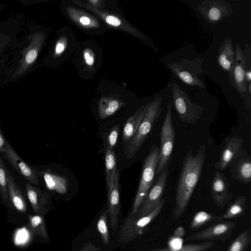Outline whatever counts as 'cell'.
<instances>
[{
  "label": "cell",
  "instance_id": "obj_1",
  "mask_svg": "<svg viewBox=\"0 0 251 251\" xmlns=\"http://www.w3.org/2000/svg\"><path fill=\"white\" fill-rule=\"evenodd\" d=\"M205 151V145L203 144L195 155L192 150H190L184 158L176 188L175 205L172 212L174 220L179 219L186 209L201 176Z\"/></svg>",
  "mask_w": 251,
  "mask_h": 251
},
{
  "label": "cell",
  "instance_id": "obj_2",
  "mask_svg": "<svg viewBox=\"0 0 251 251\" xmlns=\"http://www.w3.org/2000/svg\"><path fill=\"white\" fill-rule=\"evenodd\" d=\"M162 101V98L158 97L149 102L137 131L125 146L124 153L127 158H131L136 154L154 126L163 110Z\"/></svg>",
  "mask_w": 251,
  "mask_h": 251
},
{
  "label": "cell",
  "instance_id": "obj_3",
  "mask_svg": "<svg viewBox=\"0 0 251 251\" xmlns=\"http://www.w3.org/2000/svg\"><path fill=\"white\" fill-rule=\"evenodd\" d=\"M159 148L155 145L151 147L144 160L141 178L130 213L135 215L153 183L158 160Z\"/></svg>",
  "mask_w": 251,
  "mask_h": 251
},
{
  "label": "cell",
  "instance_id": "obj_4",
  "mask_svg": "<svg viewBox=\"0 0 251 251\" xmlns=\"http://www.w3.org/2000/svg\"><path fill=\"white\" fill-rule=\"evenodd\" d=\"M165 202L162 199L157 206L149 214L137 217L129 214L121 226L119 242L126 244L141 235L144 229L151 223L161 212Z\"/></svg>",
  "mask_w": 251,
  "mask_h": 251
},
{
  "label": "cell",
  "instance_id": "obj_5",
  "mask_svg": "<svg viewBox=\"0 0 251 251\" xmlns=\"http://www.w3.org/2000/svg\"><path fill=\"white\" fill-rule=\"evenodd\" d=\"M172 106L173 101L170 100L167 104L166 114L160 131V147L156 169L157 175H160L169 164L174 148L175 133L173 124Z\"/></svg>",
  "mask_w": 251,
  "mask_h": 251
},
{
  "label": "cell",
  "instance_id": "obj_6",
  "mask_svg": "<svg viewBox=\"0 0 251 251\" xmlns=\"http://www.w3.org/2000/svg\"><path fill=\"white\" fill-rule=\"evenodd\" d=\"M203 60L202 58L193 60L184 58L179 61L168 63L167 65L170 70L187 85L204 89L205 83L199 76L203 74Z\"/></svg>",
  "mask_w": 251,
  "mask_h": 251
},
{
  "label": "cell",
  "instance_id": "obj_7",
  "mask_svg": "<svg viewBox=\"0 0 251 251\" xmlns=\"http://www.w3.org/2000/svg\"><path fill=\"white\" fill-rule=\"evenodd\" d=\"M172 97L173 103L181 122L193 124L201 119L203 108L193 103L187 94L176 83L172 85Z\"/></svg>",
  "mask_w": 251,
  "mask_h": 251
},
{
  "label": "cell",
  "instance_id": "obj_8",
  "mask_svg": "<svg viewBox=\"0 0 251 251\" xmlns=\"http://www.w3.org/2000/svg\"><path fill=\"white\" fill-rule=\"evenodd\" d=\"M73 2L78 6L84 8L97 15L110 26L115 27L129 33L144 41L155 51L157 50L153 45L151 38L144 34L137 28L128 23L123 18L120 17V16H117L101 9L94 8L90 6L85 2H84L79 0H73Z\"/></svg>",
  "mask_w": 251,
  "mask_h": 251
},
{
  "label": "cell",
  "instance_id": "obj_9",
  "mask_svg": "<svg viewBox=\"0 0 251 251\" xmlns=\"http://www.w3.org/2000/svg\"><path fill=\"white\" fill-rule=\"evenodd\" d=\"M246 69L243 50L240 44L237 42L235 45L234 68L232 76L228 81L232 86L242 96L245 109L250 111L251 108V94L248 92V85L245 79Z\"/></svg>",
  "mask_w": 251,
  "mask_h": 251
},
{
  "label": "cell",
  "instance_id": "obj_10",
  "mask_svg": "<svg viewBox=\"0 0 251 251\" xmlns=\"http://www.w3.org/2000/svg\"><path fill=\"white\" fill-rule=\"evenodd\" d=\"M236 225V223L229 221L213 223L202 230L186 237L184 241H226L230 239Z\"/></svg>",
  "mask_w": 251,
  "mask_h": 251
},
{
  "label": "cell",
  "instance_id": "obj_11",
  "mask_svg": "<svg viewBox=\"0 0 251 251\" xmlns=\"http://www.w3.org/2000/svg\"><path fill=\"white\" fill-rule=\"evenodd\" d=\"M168 173L169 164L161 172L154 185L151 187L137 214L134 216L137 217L146 216L150 213L159 203L165 192Z\"/></svg>",
  "mask_w": 251,
  "mask_h": 251
},
{
  "label": "cell",
  "instance_id": "obj_12",
  "mask_svg": "<svg viewBox=\"0 0 251 251\" xmlns=\"http://www.w3.org/2000/svg\"><path fill=\"white\" fill-rule=\"evenodd\" d=\"M201 15L209 23L215 25L233 12L231 3L225 0H204L197 6Z\"/></svg>",
  "mask_w": 251,
  "mask_h": 251
},
{
  "label": "cell",
  "instance_id": "obj_13",
  "mask_svg": "<svg viewBox=\"0 0 251 251\" xmlns=\"http://www.w3.org/2000/svg\"><path fill=\"white\" fill-rule=\"evenodd\" d=\"M2 154L13 168L28 182L34 185H40L39 173L34 168L26 164L8 142L5 144Z\"/></svg>",
  "mask_w": 251,
  "mask_h": 251
},
{
  "label": "cell",
  "instance_id": "obj_14",
  "mask_svg": "<svg viewBox=\"0 0 251 251\" xmlns=\"http://www.w3.org/2000/svg\"><path fill=\"white\" fill-rule=\"evenodd\" d=\"M25 192L35 215L44 216L52 208L51 195L27 182Z\"/></svg>",
  "mask_w": 251,
  "mask_h": 251
},
{
  "label": "cell",
  "instance_id": "obj_15",
  "mask_svg": "<svg viewBox=\"0 0 251 251\" xmlns=\"http://www.w3.org/2000/svg\"><path fill=\"white\" fill-rule=\"evenodd\" d=\"M225 175L220 172H215L211 182V197L214 203L223 208L232 199V193Z\"/></svg>",
  "mask_w": 251,
  "mask_h": 251
},
{
  "label": "cell",
  "instance_id": "obj_16",
  "mask_svg": "<svg viewBox=\"0 0 251 251\" xmlns=\"http://www.w3.org/2000/svg\"><path fill=\"white\" fill-rule=\"evenodd\" d=\"M231 177L239 182L251 181V157L243 148L229 165Z\"/></svg>",
  "mask_w": 251,
  "mask_h": 251
},
{
  "label": "cell",
  "instance_id": "obj_17",
  "mask_svg": "<svg viewBox=\"0 0 251 251\" xmlns=\"http://www.w3.org/2000/svg\"><path fill=\"white\" fill-rule=\"evenodd\" d=\"M243 144V139L238 136L227 137L225 146L221 150L219 160L214 164L215 167L220 171L225 170L244 148Z\"/></svg>",
  "mask_w": 251,
  "mask_h": 251
},
{
  "label": "cell",
  "instance_id": "obj_18",
  "mask_svg": "<svg viewBox=\"0 0 251 251\" xmlns=\"http://www.w3.org/2000/svg\"><path fill=\"white\" fill-rule=\"evenodd\" d=\"M217 61L222 70L227 73L229 80L235 65V51L231 38H226L220 45Z\"/></svg>",
  "mask_w": 251,
  "mask_h": 251
},
{
  "label": "cell",
  "instance_id": "obj_19",
  "mask_svg": "<svg viewBox=\"0 0 251 251\" xmlns=\"http://www.w3.org/2000/svg\"><path fill=\"white\" fill-rule=\"evenodd\" d=\"M108 216L110 218V224L113 230L117 229L119 217L120 213V172L117 170L114 179V186L108 197Z\"/></svg>",
  "mask_w": 251,
  "mask_h": 251
},
{
  "label": "cell",
  "instance_id": "obj_20",
  "mask_svg": "<svg viewBox=\"0 0 251 251\" xmlns=\"http://www.w3.org/2000/svg\"><path fill=\"white\" fill-rule=\"evenodd\" d=\"M7 182L9 201L19 212L25 213L27 210L26 205L21 188L8 171Z\"/></svg>",
  "mask_w": 251,
  "mask_h": 251
},
{
  "label": "cell",
  "instance_id": "obj_21",
  "mask_svg": "<svg viewBox=\"0 0 251 251\" xmlns=\"http://www.w3.org/2000/svg\"><path fill=\"white\" fill-rule=\"evenodd\" d=\"M40 176L44 178L47 187L51 191L65 194L69 188V181L64 175L55 172L46 171L39 173Z\"/></svg>",
  "mask_w": 251,
  "mask_h": 251
},
{
  "label": "cell",
  "instance_id": "obj_22",
  "mask_svg": "<svg viewBox=\"0 0 251 251\" xmlns=\"http://www.w3.org/2000/svg\"><path fill=\"white\" fill-rule=\"evenodd\" d=\"M149 103L140 106L132 115L127 119L125 123L122 133V141L125 146L137 131L148 107Z\"/></svg>",
  "mask_w": 251,
  "mask_h": 251
},
{
  "label": "cell",
  "instance_id": "obj_23",
  "mask_svg": "<svg viewBox=\"0 0 251 251\" xmlns=\"http://www.w3.org/2000/svg\"><path fill=\"white\" fill-rule=\"evenodd\" d=\"M105 165V177L108 197L114 186V179L117 171V158L115 152L110 149L103 141Z\"/></svg>",
  "mask_w": 251,
  "mask_h": 251
},
{
  "label": "cell",
  "instance_id": "obj_24",
  "mask_svg": "<svg viewBox=\"0 0 251 251\" xmlns=\"http://www.w3.org/2000/svg\"><path fill=\"white\" fill-rule=\"evenodd\" d=\"M66 11L69 18L81 28L92 29L100 27V22L98 19L73 6H69Z\"/></svg>",
  "mask_w": 251,
  "mask_h": 251
},
{
  "label": "cell",
  "instance_id": "obj_25",
  "mask_svg": "<svg viewBox=\"0 0 251 251\" xmlns=\"http://www.w3.org/2000/svg\"><path fill=\"white\" fill-rule=\"evenodd\" d=\"M247 203V199L245 196L237 197L226 212L220 216L222 221L236 219L243 217L246 212Z\"/></svg>",
  "mask_w": 251,
  "mask_h": 251
},
{
  "label": "cell",
  "instance_id": "obj_26",
  "mask_svg": "<svg viewBox=\"0 0 251 251\" xmlns=\"http://www.w3.org/2000/svg\"><path fill=\"white\" fill-rule=\"evenodd\" d=\"M222 221L220 216L211 214L205 211H199L193 217L189 226V229L198 230L213 222Z\"/></svg>",
  "mask_w": 251,
  "mask_h": 251
},
{
  "label": "cell",
  "instance_id": "obj_27",
  "mask_svg": "<svg viewBox=\"0 0 251 251\" xmlns=\"http://www.w3.org/2000/svg\"><path fill=\"white\" fill-rule=\"evenodd\" d=\"M124 102L121 100L112 99L101 100L99 105V116L101 119H104L110 116L118 110Z\"/></svg>",
  "mask_w": 251,
  "mask_h": 251
},
{
  "label": "cell",
  "instance_id": "obj_28",
  "mask_svg": "<svg viewBox=\"0 0 251 251\" xmlns=\"http://www.w3.org/2000/svg\"><path fill=\"white\" fill-rule=\"evenodd\" d=\"M28 219L29 228L34 234L45 239L49 238L44 216L39 215H29Z\"/></svg>",
  "mask_w": 251,
  "mask_h": 251
},
{
  "label": "cell",
  "instance_id": "obj_29",
  "mask_svg": "<svg viewBox=\"0 0 251 251\" xmlns=\"http://www.w3.org/2000/svg\"><path fill=\"white\" fill-rule=\"evenodd\" d=\"M251 241L249 229L242 231L230 244L227 251H246Z\"/></svg>",
  "mask_w": 251,
  "mask_h": 251
},
{
  "label": "cell",
  "instance_id": "obj_30",
  "mask_svg": "<svg viewBox=\"0 0 251 251\" xmlns=\"http://www.w3.org/2000/svg\"><path fill=\"white\" fill-rule=\"evenodd\" d=\"M108 216V210L104 211L99 218L97 224V229L100 234L101 240L106 246H108L110 243Z\"/></svg>",
  "mask_w": 251,
  "mask_h": 251
},
{
  "label": "cell",
  "instance_id": "obj_31",
  "mask_svg": "<svg viewBox=\"0 0 251 251\" xmlns=\"http://www.w3.org/2000/svg\"><path fill=\"white\" fill-rule=\"evenodd\" d=\"M8 171L0 155V196L3 202L7 204L9 202L7 182Z\"/></svg>",
  "mask_w": 251,
  "mask_h": 251
},
{
  "label": "cell",
  "instance_id": "obj_32",
  "mask_svg": "<svg viewBox=\"0 0 251 251\" xmlns=\"http://www.w3.org/2000/svg\"><path fill=\"white\" fill-rule=\"evenodd\" d=\"M215 245L214 241H204L200 243L184 245L176 251H207L213 248Z\"/></svg>",
  "mask_w": 251,
  "mask_h": 251
},
{
  "label": "cell",
  "instance_id": "obj_33",
  "mask_svg": "<svg viewBox=\"0 0 251 251\" xmlns=\"http://www.w3.org/2000/svg\"><path fill=\"white\" fill-rule=\"evenodd\" d=\"M119 132V126L115 125L108 131L105 140L106 146L111 150H113L116 146Z\"/></svg>",
  "mask_w": 251,
  "mask_h": 251
},
{
  "label": "cell",
  "instance_id": "obj_34",
  "mask_svg": "<svg viewBox=\"0 0 251 251\" xmlns=\"http://www.w3.org/2000/svg\"><path fill=\"white\" fill-rule=\"evenodd\" d=\"M83 57L87 66L92 67L95 64V57L91 50L86 49L83 52Z\"/></svg>",
  "mask_w": 251,
  "mask_h": 251
},
{
  "label": "cell",
  "instance_id": "obj_35",
  "mask_svg": "<svg viewBox=\"0 0 251 251\" xmlns=\"http://www.w3.org/2000/svg\"><path fill=\"white\" fill-rule=\"evenodd\" d=\"M67 40L66 38L63 37L60 39L56 44L55 51L57 55H60L65 52L67 46Z\"/></svg>",
  "mask_w": 251,
  "mask_h": 251
},
{
  "label": "cell",
  "instance_id": "obj_36",
  "mask_svg": "<svg viewBox=\"0 0 251 251\" xmlns=\"http://www.w3.org/2000/svg\"><path fill=\"white\" fill-rule=\"evenodd\" d=\"M80 251H101L91 242L85 244L80 249Z\"/></svg>",
  "mask_w": 251,
  "mask_h": 251
},
{
  "label": "cell",
  "instance_id": "obj_37",
  "mask_svg": "<svg viewBox=\"0 0 251 251\" xmlns=\"http://www.w3.org/2000/svg\"><path fill=\"white\" fill-rule=\"evenodd\" d=\"M37 55V51L34 50H30L26 56V61L28 63H32L36 58Z\"/></svg>",
  "mask_w": 251,
  "mask_h": 251
},
{
  "label": "cell",
  "instance_id": "obj_38",
  "mask_svg": "<svg viewBox=\"0 0 251 251\" xmlns=\"http://www.w3.org/2000/svg\"><path fill=\"white\" fill-rule=\"evenodd\" d=\"M90 6L97 9H100L102 7L103 1L99 0H91L85 2Z\"/></svg>",
  "mask_w": 251,
  "mask_h": 251
},
{
  "label": "cell",
  "instance_id": "obj_39",
  "mask_svg": "<svg viewBox=\"0 0 251 251\" xmlns=\"http://www.w3.org/2000/svg\"><path fill=\"white\" fill-rule=\"evenodd\" d=\"M7 142L2 132L0 126V153H2Z\"/></svg>",
  "mask_w": 251,
  "mask_h": 251
},
{
  "label": "cell",
  "instance_id": "obj_40",
  "mask_svg": "<svg viewBox=\"0 0 251 251\" xmlns=\"http://www.w3.org/2000/svg\"><path fill=\"white\" fill-rule=\"evenodd\" d=\"M185 234V231L183 227L179 226L175 229L173 235L177 237H182L184 236Z\"/></svg>",
  "mask_w": 251,
  "mask_h": 251
},
{
  "label": "cell",
  "instance_id": "obj_41",
  "mask_svg": "<svg viewBox=\"0 0 251 251\" xmlns=\"http://www.w3.org/2000/svg\"><path fill=\"white\" fill-rule=\"evenodd\" d=\"M149 251H176L175 250L170 249L169 248H166V249H154Z\"/></svg>",
  "mask_w": 251,
  "mask_h": 251
},
{
  "label": "cell",
  "instance_id": "obj_42",
  "mask_svg": "<svg viewBox=\"0 0 251 251\" xmlns=\"http://www.w3.org/2000/svg\"><path fill=\"white\" fill-rule=\"evenodd\" d=\"M210 251H216V250H211Z\"/></svg>",
  "mask_w": 251,
  "mask_h": 251
}]
</instances>
